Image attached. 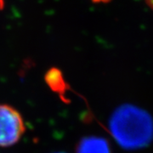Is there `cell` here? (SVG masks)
Instances as JSON below:
<instances>
[{
  "label": "cell",
  "mask_w": 153,
  "mask_h": 153,
  "mask_svg": "<svg viewBox=\"0 0 153 153\" xmlns=\"http://www.w3.org/2000/svg\"><path fill=\"white\" fill-rule=\"evenodd\" d=\"M111 129L117 142L128 149L144 147L153 137L151 117L143 110L131 105H124L115 111Z\"/></svg>",
  "instance_id": "cell-1"
},
{
  "label": "cell",
  "mask_w": 153,
  "mask_h": 153,
  "mask_svg": "<svg viewBox=\"0 0 153 153\" xmlns=\"http://www.w3.org/2000/svg\"><path fill=\"white\" fill-rule=\"evenodd\" d=\"M26 131L20 112L9 105H0V146L16 144Z\"/></svg>",
  "instance_id": "cell-2"
},
{
  "label": "cell",
  "mask_w": 153,
  "mask_h": 153,
  "mask_svg": "<svg viewBox=\"0 0 153 153\" xmlns=\"http://www.w3.org/2000/svg\"><path fill=\"white\" fill-rule=\"evenodd\" d=\"M78 153H109V148L104 140L91 138L81 143Z\"/></svg>",
  "instance_id": "cell-3"
},
{
  "label": "cell",
  "mask_w": 153,
  "mask_h": 153,
  "mask_svg": "<svg viewBox=\"0 0 153 153\" xmlns=\"http://www.w3.org/2000/svg\"><path fill=\"white\" fill-rule=\"evenodd\" d=\"M146 1L147 2V4L149 5L153 8V0H146Z\"/></svg>",
  "instance_id": "cell-4"
},
{
  "label": "cell",
  "mask_w": 153,
  "mask_h": 153,
  "mask_svg": "<svg viewBox=\"0 0 153 153\" xmlns=\"http://www.w3.org/2000/svg\"><path fill=\"white\" fill-rule=\"evenodd\" d=\"M4 6V1L3 0H0V9Z\"/></svg>",
  "instance_id": "cell-5"
}]
</instances>
